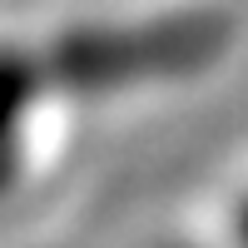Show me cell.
I'll use <instances>...</instances> for the list:
<instances>
[{
  "mask_svg": "<svg viewBox=\"0 0 248 248\" xmlns=\"http://www.w3.org/2000/svg\"><path fill=\"white\" fill-rule=\"evenodd\" d=\"M233 238H238V248H248V189H243V199L233 203Z\"/></svg>",
  "mask_w": 248,
  "mask_h": 248,
  "instance_id": "6da1fadb",
  "label": "cell"
}]
</instances>
